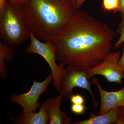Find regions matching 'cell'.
Segmentation results:
<instances>
[{
	"label": "cell",
	"instance_id": "obj_1",
	"mask_svg": "<svg viewBox=\"0 0 124 124\" xmlns=\"http://www.w3.org/2000/svg\"><path fill=\"white\" fill-rule=\"evenodd\" d=\"M116 31L87 11L78 10L52 42L60 63L86 70L101 62L111 52Z\"/></svg>",
	"mask_w": 124,
	"mask_h": 124
},
{
	"label": "cell",
	"instance_id": "obj_2",
	"mask_svg": "<svg viewBox=\"0 0 124 124\" xmlns=\"http://www.w3.org/2000/svg\"><path fill=\"white\" fill-rule=\"evenodd\" d=\"M21 9L32 32L45 41L53 40L78 10L70 0H27Z\"/></svg>",
	"mask_w": 124,
	"mask_h": 124
},
{
	"label": "cell",
	"instance_id": "obj_3",
	"mask_svg": "<svg viewBox=\"0 0 124 124\" xmlns=\"http://www.w3.org/2000/svg\"><path fill=\"white\" fill-rule=\"evenodd\" d=\"M31 32L21 8L8 1L0 10V36L2 41L14 48L26 42Z\"/></svg>",
	"mask_w": 124,
	"mask_h": 124
},
{
	"label": "cell",
	"instance_id": "obj_4",
	"mask_svg": "<svg viewBox=\"0 0 124 124\" xmlns=\"http://www.w3.org/2000/svg\"><path fill=\"white\" fill-rule=\"evenodd\" d=\"M31 43L26 48L28 54H35L42 57L48 64L53 77V86L59 91L64 71L65 64L56 63L57 48L51 41L42 42L40 41L32 31L30 35Z\"/></svg>",
	"mask_w": 124,
	"mask_h": 124
},
{
	"label": "cell",
	"instance_id": "obj_5",
	"mask_svg": "<svg viewBox=\"0 0 124 124\" xmlns=\"http://www.w3.org/2000/svg\"><path fill=\"white\" fill-rule=\"evenodd\" d=\"M85 70L78 67L67 66L64 69L58 92L63 99L69 100L73 94L74 88L79 87L88 91L92 97L94 106L97 107L98 102L94 96L91 88V83L86 76Z\"/></svg>",
	"mask_w": 124,
	"mask_h": 124
},
{
	"label": "cell",
	"instance_id": "obj_6",
	"mask_svg": "<svg viewBox=\"0 0 124 124\" xmlns=\"http://www.w3.org/2000/svg\"><path fill=\"white\" fill-rule=\"evenodd\" d=\"M53 80V77L51 72L42 82L33 80L32 86L27 93L19 95L13 93L9 95V98L12 103L20 105L22 108L23 112H36L40 107L38 99L42 93L47 92V88Z\"/></svg>",
	"mask_w": 124,
	"mask_h": 124
},
{
	"label": "cell",
	"instance_id": "obj_7",
	"mask_svg": "<svg viewBox=\"0 0 124 124\" xmlns=\"http://www.w3.org/2000/svg\"><path fill=\"white\" fill-rule=\"evenodd\" d=\"M121 57V52H111L100 64L85 71L88 79L90 80L93 76L100 75L108 82L122 84L124 72L119 63Z\"/></svg>",
	"mask_w": 124,
	"mask_h": 124
},
{
	"label": "cell",
	"instance_id": "obj_8",
	"mask_svg": "<svg viewBox=\"0 0 124 124\" xmlns=\"http://www.w3.org/2000/svg\"><path fill=\"white\" fill-rule=\"evenodd\" d=\"M91 84L97 86L100 94V106L97 115L107 112L115 108L120 106L124 100V87L116 91H105L102 88L97 78H93Z\"/></svg>",
	"mask_w": 124,
	"mask_h": 124
},
{
	"label": "cell",
	"instance_id": "obj_9",
	"mask_svg": "<svg viewBox=\"0 0 124 124\" xmlns=\"http://www.w3.org/2000/svg\"><path fill=\"white\" fill-rule=\"evenodd\" d=\"M48 99L41 104L38 112H29L19 113L17 119L12 117L10 119L15 124H46L49 119L47 111Z\"/></svg>",
	"mask_w": 124,
	"mask_h": 124
},
{
	"label": "cell",
	"instance_id": "obj_10",
	"mask_svg": "<svg viewBox=\"0 0 124 124\" xmlns=\"http://www.w3.org/2000/svg\"><path fill=\"white\" fill-rule=\"evenodd\" d=\"M48 99V115L49 124H71L72 118L68 116L65 112L60 108L63 97L62 94L54 98Z\"/></svg>",
	"mask_w": 124,
	"mask_h": 124
},
{
	"label": "cell",
	"instance_id": "obj_11",
	"mask_svg": "<svg viewBox=\"0 0 124 124\" xmlns=\"http://www.w3.org/2000/svg\"><path fill=\"white\" fill-rule=\"evenodd\" d=\"M119 107L111 109L107 112L96 115L93 112L89 113L88 119L73 122V124H116L119 113Z\"/></svg>",
	"mask_w": 124,
	"mask_h": 124
},
{
	"label": "cell",
	"instance_id": "obj_12",
	"mask_svg": "<svg viewBox=\"0 0 124 124\" xmlns=\"http://www.w3.org/2000/svg\"><path fill=\"white\" fill-rule=\"evenodd\" d=\"M15 50L14 47L3 41L0 42V77L5 79L9 73L6 66L5 60L11 62L13 59Z\"/></svg>",
	"mask_w": 124,
	"mask_h": 124
},
{
	"label": "cell",
	"instance_id": "obj_13",
	"mask_svg": "<svg viewBox=\"0 0 124 124\" xmlns=\"http://www.w3.org/2000/svg\"><path fill=\"white\" fill-rule=\"evenodd\" d=\"M121 20L119 23L116 30V33L120 35L117 41L113 44V48L116 49L119 48L124 42V17L121 16Z\"/></svg>",
	"mask_w": 124,
	"mask_h": 124
},
{
	"label": "cell",
	"instance_id": "obj_14",
	"mask_svg": "<svg viewBox=\"0 0 124 124\" xmlns=\"http://www.w3.org/2000/svg\"><path fill=\"white\" fill-rule=\"evenodd\" d=\"M119 0H103L102 7L105 11H113L115 13L118 8Z\"/></svg>",
	"mask_w": 124,
	"mask_h": 124
},
{
	"label": "cell",
	"instance_id": "obj_15",
	"mask_svg": "<svg viewBox=\"0 0 124 124\" xmlns=\"http://www.w3.org/2000/svg\"><path fill=\"white\" fill-rule=\"evenodd\" d=\"M88 108L84 104H72L71 107V111L76 115H80L82 114Z\"/></svg>",
	"mask_w": 124,
	"mask_h": 124
},
{
	"label": "cell",
	"instance_id": "obj_16",
	"mask_svg": "<svg viewBox=\"0 0 124 124\" xmlns=\"http://www.w3.org/2000/svg\"><path fill=\"white\" fill-rule=\"evenodd\" d=\"M116 124H124V100L119 107V113Z\"/></svg>",
	"mask_w": 124,
	"mask_h": 124
},
{
	"label": "cell",
	"instance_id": "obj_17",
	"mask_svg": "<svg viewBox=\"0 0 124 124\" xmlns=\"http://www.w3.org/2000/svg\"><path fill=\"white\" fill-rule=\"evenodd\" d=\"M72 104H84L85 99L82 95L79 94H73L70 98Z\"/></svg>",
	"mask_w": 124,
	"mask_h": 124
},
{
	"label": "cell",
	"instance_id": "obj_18",
	"mask_svg": "<svg viewBox=\"0 0 124 124\" xmlns=\"http://www.w3.org/2000/svg\"><path fill=\"white\" fill-rule=\"evenodd\" d=\"M26 0H8V1L11 4L16 7L21 8Z\"/></svg>",
	"mask_w": 124,
	"mask_h": 124
},
{
	"label": "cell",
	"instance_id": "obj_19",
	"mask_svg": "<svg viewBox=\"0 0 124 124\" xmlns=\"http://www.w3.org/2000/svg\"><path fill=\"white\" fill-rule=\"evenodd\" d=\"M118 12H120L122 16L124 17V0H119L118 8L115 13Z\"/></svg>",
	"mask_w": 124,
	"mask_h": 124
},
{
	"label": "cell",
	"instance_id": "obj_20",
	"mask_svg": "<svg viewBox=\"0 0 124 124\" xmlns=\"http://www.w3.org/2000/svg\"><path fill=\"white\" fill-rule=\"evenodd\" d=\"M123 44L122 48L123 53H122V55H121V57L119 60V63L120 67L124 72V42Z\"/></svg>",
	"mask_w": 124,
	"mask_h": 124
},
{
	"label": "cell",
	"instance_id": "obj_21",
	"mask_svg": "<svg viewBox=\"0 0 124 124\" xmlns=\"http://www.w3.org/2000/svg\"><path fill=\"white\" fill-rule=\"evenodd\" d=\"M86 0H75V5L76 8L77 10L82 6L83 3L86 1Z\"/></svg>",
	"mask_w": 124,
	"mask_h": 124
},
{
	"label": "cell",
	"instance_id": "obj_22",
	"mask_svg": "<svg viewBox=\"0 0 124 124\" xmlns=\"http://www.w3.org/2000/svg\"><path fill=\"white\" fill-rule=\"evenodd\" d=\"M7 2V0H0V10L5 7Z\"/></svg>",
	"mask_w": 124,
	"mask_h": 124
},
{
	"label": "cell",
	"instance_id": "obj_23",
	"mask_svg": "<svg viewBox=\"0 0 124 124\" xmlns=\"http://www.w3.org/2000/svg\"><path fill=\"white\" fill-rule=\"evenodd\" d=\"M70 0L72 1V2H73V4H74V5H75V0Z\"/></svg>",
	"mask_w": 124,
	"mask_h": 124
}]
</instances>
